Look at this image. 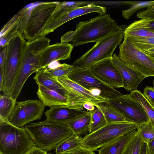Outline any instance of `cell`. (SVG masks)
Instances as JSON below:
<instances>
[{
    "instance_id": "obj_1",
    "label": "cell",
    "mask_w": 154,
    "mask_h": 154,
    "mask_svg": "<svg viewBox=\"0 0 154 154\" xmlns=\"http://www.w3.org/2000/svg\"><path fill=\"white\" fill-rule=\"evenodd\" d=\"M59 2H45L31 3L19 11L18 32L25 39L31 41L43 36L45 26L57 9Z\"/></svg>"
},
{
    "instance_id": "obj_2",
    "label": "cell",
    "mask_w": 154,
    "mask_h": 154,
    "mask_svg": "<svg viewBox=\"0 0 154 154\" xmlns=\"http://www.w3.org/2000/svg\"><path fill=\"white\" fill-rule=\"evenodd\" d=\"M110 14L99 15L90 20L79 22L74 31H71L72 45L76 46L86 43H96L120 28Z\"/></svg>"
},
{
    "instance_id": "obj_3",
    "label": "cell",
    "mask_w": 154,
    "mask_h": 154,
    "mask_svg": "<svg viewBox=\"0 0 154 154\" xmlns=\"http://www.w3.org/2000/svg\"><path fill=\"white\" fill-rule=\"evenodd\" d=\"M24 128L35 146L47 152L55 149L73 134L65 124L45 120L29 123Z\"/></svg>"
},
{
    "instance_id": "obj_4",
    "label": "cell",
    "mask_w": 154,
    "mask_h": 154,
    "mask_svg": "<svg viewBox=\"0 0 154 154\" xmlns=\"http://www.w3.org/2000/svg\"><path fill=\"white\" fill-rule=\"evenodd\" d=\"M35 146L24 128L0 119V154H26Z\"/></svg>"
},
{
    "instance_id": "obj_5",
    "label": "cell",
    "mask_w": 154,
    "mask_h": 154,
    "mask_svg": "<svg viewBox=\"0 0 154 154\" xmlns=\"http://www.w3.org/2000/svg\"><path fill=\"white\" fill-rule=\"evenodd\" d=\"M124 31L121 27L97 42L91 49L74 61L72 65L74 69H90L100 61L112 58L115 50L124 38Z\"/></svg>"
},
{
    "instance_id": "obj_6",
    "label": "cell",
    "mask_w": 154,
    "mask_h": 154,
    "mask_svg": "<svg viewBox=\"0 0 154 154\" xmlns=\"http://www.w3.org/2000/svg\"><path fill=\"white\" fill-rule=\"evenodd\" d=\"M26 42L23 34L18 32L16 35L7 46L2 91L3 94L9 97L20 65Z\"/></svg>"
},
{
    "instance_id": "obj_7",
    "label": "cell",
    "mask_w": 154,
    "mask_h": 154,
    "mask_svg": "<svg viewBox=\"0 0 154 154\" xmlns=\"http://www.w3.org/2000/svg\"><path fill=\"white\" fill-rule=\"evenodd\" d=\"M138 126L127 122L107 124L82 138L81 145L93 151L97 150L118 137L137 130Z\"/></svg>"
},
{
    "instance_id": "obj_8",
    "label": "cell",
    "mask_w": 154,
    "mask_h": 154,
    "mask_svg": "<svg viewBox=\"0 0 154 154\" xmlns=\"http://www.w3.org/2000/svg\"><path fill=\"white\" fill-rule=\"evenodd\" d=\"M118 56L145 78L154 76V60L140 49L129 36L125 34L123 42L119 45Z\"/></svg>"
},
{
    "instance_id": "obj_9",
    "label": "cell",
    "mask_w": 154,
    "mask_h": 154,
    "mask_svg": "<svg viewBox=\"0 0 154 154\" xmlns=\"http://www.w3.org/2000/svg\"><path fill=\"white\" fill-rule=\"evenodd\" d=\"M106 8L94 3L70 9L59 3L45 26L43 36L54 32L62 24L75 18L92 12L100 15L104 14H106Z\"/></svg>"
},
{
    "instance_id": "obj_10",
    "label": "cell",
    "mask_w": 154,
    "mask_h": 154,
    "mask_svg": "<svg viewBox=\"0 0 154 154\" xmlns=\"http://www.w3.org/2000/svg\"><path fill=\"white\" fill-rule=\"evenodd\" d=\"M68 77L94 94L107 100L123 95L98 79L93 74L90 69H74L69 74Z\"/></svg>"
},
{
    "instance_id": "obj_11",
    "label": "cell",
    "mask_w": 154,
    "mask_h": 154,
    "mask_svg": "<svg viewBox=\"0 0 154 154\" xmlns=\"http://www.w3.org/2000/svg\"><path fill=\"white\" fill-rule=\"evenodd\" d=\"M45 106L40 100H29L17 102L8 122L20 128L32 122L40 119Z\"/></svg>"
},
{
    "instance_id": "obj_12",
    "label": "cell",
    "mask_w": 154,
    "mask_h": 154,
    "mask_svg": "<svg viewBox=\"0 0 154 154\" xmlns=\"http://www.w3.org/2000/svg\"><path fill=\"white\" fill-rule=\"evenodd\" d=\"M106 104L115 109L131 122L138 125L149 121L140 104L129 94L108 100Z\"/></svg>"
},
{
    "instance_id": "obj_13",
    "label": "cell",
    "mask_w": 154,
    "mask_h": 154,
    "mask_svg": "<svg viewBox=\"0 0 154 154\" xmlns=\"http://www.w3.org/2000/svg\"><path fill=\"white\" fill-rule=\"evenodd\" d=\"M58 81L68 92V100L71 104L81 105L88 101L91 102L95 106L106 103L107 100L70 80L68 76L57 78Z\"/></svg>"
},
{
    "instance_id": "obj_14",
    "label": "cell",
    "mask_w": 154,
    "mask_h": 154,
    "mask_svg": "<svg viewBox=\"0 0 154 154\" xmlns=\"http://www.w3.org/2000/svg\"><path fill=\"white\" fill-rule=\"evenodd\" d=\"M93 74L98 79L115 89L123 88L122 79L114 66L112 58L100 61L90 68Z\"/></svg>"
},
{
    "instance_id": "obj_15",
    "label": "cell",
    "mask_w": 154,
    "mask_h": 154,
    "mask_svg": "<svg viewBox=\"0 0 154 154\" xmlns=\"http://www.w3.org/2000/svg\"><path fill=\"white\" fill-rule=\"evenodd\" d=\"M81 105L71 104L67 105L55 106L44 113L45 121L52 123L64 124L67 122L85 113Z\"/></svg>"
},
{
    "instance_id": "obj_16",
    "label": "cell",
    "mask_w": 154,
    "mask_h": 154,
    "mask_svg": "<svg viewBox=\"0 0 154 154\" xmlns=\"http://www.w3.org/2000/svg\"><path fill=\"white\" fill-rule=\"evenodd\" d=\"M112 59L122 79L124 88L131 92L137 90L139 84L146 78L123 61L116 54L112 55Z\"/></svg>"
},
{
    "instance_id": "obj_17",
    "label": "cell",
    "mask_w": 154,
    "mask_h": 154,
    "mask_svg": "<svg viewBox=\"0 0 154 154\" xmlns=\"http://www.w3.org/2000/svg\"><path fill=\"white\" fill-rule=\"evenodd\" d=\"M74 46L68 43L60 42L48 45L42 52L40 69L48 67L51 63L69 59Z\"/></svg>"
},
{
    "instance_id": "obj_18",
    "label": "cell",
    "mask_w": 154,
    "mask_h": 154,
    "mask_svg": "<svg viewBox=\"0 0 154 154\" xmlns=\"http://www.w3.org/2000/svg\"><path fill=\"white\" fill-rule=\"evenodd\" d=\"M47 68H41L36 72L33 78L35 82L38 85H42L47 89L59 93L68 100V92L58 81L57 78L51 76L46 72Z\"/></svg>"
},
{
    "instance_id": "obj_19",
    "label": "cell",
    "mask_w": 154,
    "mask_h": 154,
    "mask_svg": "<svg viewBox=\"0 0 154 154\" xmlns=\"http://www.w3.org/2000/svg\"><path fill=\"white\" fill-rule=\"evenodd\" d=\"M38 86L37 96L45 106L51 107L71 104L67 98L59 93L47 89L41 85Z\"/></svg>"
},
{
    "instance_id": "obj_20",
    "label": "cell",
    "mask_w": 154,
    "mask_h": 154,
    "mask_svg": "<svg viewBox=\"0 0 154 154\" xmlns=\"http://www.w3.org/2000/svg\"><path fill=\"white\" fill-rule=\"evenodd\" d=\"M91 111L87 110L84 114L70 120L64 124L74 134L80 135L89 133Z\"/></svg>"
},
{
    "instance_id": "obj_21",
    "label": "cell",
    "mask_w": 154,
    "mask_h": 154,
    "mask_svg": "<svg viewBox=\"0 0 154 154\" xmlns=\"http://www.w3.org/2000/svg\"><path fill=\"white\" fill-rule=\"evenodd\" d=\"M137 130L120 136L99 148L98 154H121L126 144L135 134Z\"/></svg>"
},
{
    "instance_id": "obj_22",
    "label": "cell",
    "mask_w": 154,
    "mask_h": 154,
    "mask_svg": "<svg viewBox=\"0 0 154 154\" xmlns=\"http://www.w3.org/2000/svg\"><path fill=\"white\" fill-rule=\"evenodd\" d=\"M105 103L96 106L103 112L107 124L119 122H131L121 113L110 105Z\"/></svg>"
},
{
    "instance_id": "obj_23",
    "label": "cell",
    "mask_w": 154,
    "mask_h": 154,
    "mask_svg": "<svg viewBox=\"0 0 154 154\" xmlns=\"http://www.w3.org/2000/svg\"><path fill=\"white\" fill-rule=\"evenodd\" d=\"M17 102L11 97L0 95V119L8 122Z\"/></svg>"
},
{
    "instance_id": "obj_24",
    "label": "cell",
    "mask_w": 154,
    "mask_h": 154,
    "mask_svg": "<svg viewBox=\"0 0 154 154\" xmlns=\"http://www.w3.org/2000/svg\"><path fill=\"white\" fill-rule=\"evenodd\" d=\"M129 95L140 104L149 120L154 126V107L140 91L137 90L132 91L131 92Z\"/></svg>"
},
{
    "instance_id": "obj_25",
    "label": "cell",
    "mask_w": 154,
    "mask_h": 154,
    "mask_svg": "<svg viewBox=\"0 0 154 154\" xmlns=\"http://www.w3.org/2000/svg\"><path fill=\"white\" fill-rule=\"evenodd\" d=\"M104 116L100 109L95 106L91 111V123L88 134L93 133L107 124Z\"/></svg>"
},
{
    "instance_id": "obj_26",
    "label": "cell",
    "mask_w": 154,
    "mask_h": 154,
    "mask_svg": "<svg viewBox=\"0 0 154 154\" xmlns=\"http://www.w3.org/2000/svg\"><path fill=\"white\" fill-rule=\"evenodd\" d=\"M144 143L137 134V130L126 144L121 154H141Z\"/></svg>"
},
{
    "instance_id": "obj_27",
    "label": "cell",
    "mask_w": 154,
    "mask_h": 154,
    "mask_svg": "<svg viewBox=\"0 0 154 154\" xmlns=\"http://www.w3.org/2000/svg\"><path fill=\"white\" fill-rule=\"evenodd\" d=\"M82 138L79 135L73 133L55 148L56 153L64 152L76 148L81 145Z\"/></svg>"
},
{
    "instance_id": "obj_28",
    "label": "cell",
    "mask_w": 154,
    "mask_h": 154,
    "mask_svg": "<svg viewBox=\"0 0 154 154\" xmlns=\"http://www.w3.org/2000/svg\"><path fill=\"white\" fill-rule=\"evenodd\" d=\"M137 130V134L146 144L154 139V126L150 120L138 125Z\"/></svg>"
},
{
    "instance_id": "obj_29",
    "label": "cell",
    "mask_w": 154,
    "mask_h": 154,
    "mask_svg": "<svg viewBox=\"0 0 154 154\" xmlns=\"http://www.w3.org/2000/svg\"><path fill=\"white\" fill-rule=\"evenodd\" d=\"M128 4L131 5V7L122 11L123 17L126 19H128L132 14L140 9L154 6V1H129Z\"/></svg>"
},
{
    "instance_id": "obj_30",
    "label": "cell",
    "mask_w": 154,
    "mask_h": 154,
    "mask_svg": "<svg viewBox=\"0 0 154 154\" xmlns=\"http://www.w3.org/2000/svg\"><path fill=\"white\" fill-rule=\"evenodd\" d=\"M72 65L66 63L60 64L56 68L46 69V72L51 76L58 78L63 76H68L69 74L74 70Z\"/></svg>"
},
{
    "instance_id": "obj_31",
    "label": "cell",
    "mask_w": 154,
    "mask_h": 154,
    "mask_svg": "<svg viewBox=\"0 0 154 154\" xmlns=\"http://www.w3.org/2000/svg\"><path fill=\"white\" fill-rule=\"evenodd\" d=\"M20 19L13 25L10 27L2 36L0 37L1 47H6L9 42L17 34L18 32Z\"/></svg>"
},
{
    "instance_id": "obj_32",
    "label": "cell",
    "mask_w": 154,
    "mask_h": 154,
    "mask_svg": "<svg viewBox=\"0 0 154 154\" xmlns=\"http://www.w3.org/2000/svg\"><path fill=\"white\" fill-rule=\"evenodd\" d=\"M129 37L132 39L136 45L143 51L154 48L153 37Z\"/></svg>"
},
{
    "instance_id": "obj_33",
    "label": "cell",
    "mask_w": 154,
    "mask_h": 154,
    "mask_svg": "<svg viewBox=\"0 0 154 154\" xmlns=\"http://www.w3.org/2000/svg\"><path fill=\"white\" fill-rule=\"evenodd\" d=\"M137 16L140 19L154 20V6L149 7L145 10L138 12Z\"/></svg>"
},
{
    "instance_id": "obj_34",
    "label": "cell",
    "mask_w": 154,
    "mask_h": 154,
    "mask_svg": "<svg viewBox=\"0 0 154 154\" xmlns=\"http://www.w3.org/2000/svg\"><path fill=\"white\" fill-rule=\"evenodd\" d=\"M55 154H96L93 151L81 145L71 150Z\"/></svg>"
},
{
    "instance_id": "obj_35",
    "label": "cell",
    "mask_w": 154,
    "mask_h": 154,
    "mask_svg": "<svg viewBox=\"0 0 154 154\" xmlns=\"http://www.w3.org/2000/svg\"><path fill=\"white\" fill-rule=\"evenodd\" d=\"M134 22L140 27L148 30L154 32V20L141 19Z\"/></svg>"
},
{
    "instance_id": "obj_36",
    "label": "cell",
    "mask_w": 154,
    "mask_h": 154,
    "mask_svg": "<svg viewBox=\"0 0 154 154\" xmlns=\"http://www.w3.org/2000/svg\"><path fill=\"white\" fill-rule=\"evenodd\" d=\"M143 95L154 107V88L151 86H146L143 89Z\"/></svg>"
},
{
    "instance_id": "obj_37",
    "label": "cell",
    "mask_w": 154,
    "mask_h": 154,
    "mask_svg": "<svg viewBox=\"0 0 154 154\" xmlns=\"http://www.w3.org/2000/svg\"><path fill=\"white\" fill-rule=\"evenodd\" d=\"M20 15L17 13L4 26L0 32V37L2 36L7 30L20 19Z\"/></svg>"
},
{
    "instance_id": "obj_38",
    "label": "cell",
    "mask_w": 154,
    "mask_h": 154,
    "mask_svg": "<svg viewBox=\"0 0 154 154\" xmlns=\"http://www.w3.org/2000/svg\"><path fill=\"white\" fill-rule=\"evenodd\" d=\"M7 54V46L3 48L0 53V69H4Z\"/></svg>"
},
{
    "instance_id": "obj_39",
    "label": "cell",
    "mask_w": 154,
    "mask_h": 154,
    "mask_svg": "<svg viewBox=\"0 0 154 154\" xmlns=\"http://www.w3.org/2000/svg\"><path fill=\"white\" fill-rule=\"evenodd\" d=\"M26 154H48L47 151L35 146Z\"/></svg>"
},
{
    "instance_id": "obj_40",
    "label": "cell",
    "mask_w": 154,
    "mask_h": 154,
    "mask_svg": "<svg viewBox=\"0 0 154 154\" xmlns=\"http://www.w3.org/2000/svg\"><path fill=\"white\" fill-rule=\"evenodd\" d=\"M146 154H154V139L146 144Z\"/></svg>"
},
{
    "instance_id": "obj_41",
    "label": "cell",
    "mask_w": 154,
    "mask_h": 154,
    "mask_svg": "<svg viewBox=\"0 0 154 154\" xmlns=\"http://www.w3.org/2000/svg\"><path fill=\"white\" fill-rule=\"evenodd\" d=\"M83 108L88 111H92L95 108V106L93 103L90 101H88L85 102L83 105Z\"/></svg>"
},
{
    "instance_id": "obj_42",
    "label": "cell",
    "mask_w": 154,
    "mask_h": 154,
    "mask_svg": "<svg viewBox=\"0 0 154 154\" xmlns=\"http://www.w3.org/2000/svg\"><path fill=\"white\" fill-rule=\"evenodd\" d=\"M4 69H0V91H2L4 77Z\"/></svg>"
},
{
    "instance_id": "obj_43",
    "label": "cell",
    "mask_w": 154,
    "mask_h": 154,
    "mask_svg": "<svg viewBox=\"0 0 154 154\" xmlns=\"http://www.w3.org/2000/svg\"><path fill=\"white\" fill-rule=\"evenodd\" d=\"M146 144L144 143L143 146L141 154H146Z\"/></svg>"
},
{
    "instance_id": "obj_44",
    "label": "cell",
    "mask_w": 154,
    "mask_h": 154,
    "mask_svg": "<svg viewBox=\"0 0 154 154\" xmlns=\"http://www.w3.org/2000/svg\"><path fill=\"white\" fill-rule=\"evenodd\" d=\"M149 55L154 60V54H151Z\"/></svg>"
},
{
    "instance_id": "obj_45",
    "label": "cell",
    "mask_w": 154,
    "mask_h": 154,
    "mask_svg": "<svg viewBox=\"0 0 154 154\" xmlns=\"http://www.w3.org/2000/svg\"><path fill=\"white\" fill-rule=\"evenodd\" d=\"M153 88H154V79L153 81Z\"/></svg>"
}]
</instances>
